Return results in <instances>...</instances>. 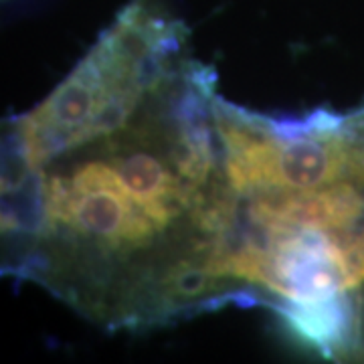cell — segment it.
Segmentation results:
<instances>
[{"label":"cell","instance_id":"cell-2","mask_svg":"<svg viewBox=\"0 0 364 364\" xmlns=\"http://www.w3.org/2000/svg\"><path fill=\"white\" fill-rule=\"evenodd\" d=\"M215 124L210 310L269 308L320 356L364 363V104L275 117L219 95Z\"/></svg>","mask_w":364,"mask_h":364},{"label":"cell","instance_id":"cell-1","mask_svg":"<svg viewBox=\"0 0 364 364\" xmlns=\"http://www.w3.org/2000/svg\"><path fill=\"white\" fill-rule=\"evenodd\" d=\"M217 97L182 21L132 0L9 122L4 272L112 332L208 312L223 219Z\"/></svg>","mask_w":364,"mask_h":364}]
</instances>
